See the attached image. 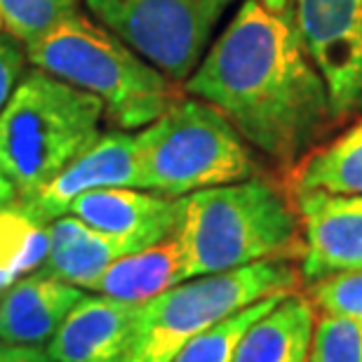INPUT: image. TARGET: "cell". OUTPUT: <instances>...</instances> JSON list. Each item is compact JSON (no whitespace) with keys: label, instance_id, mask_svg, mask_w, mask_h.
I'll return each mask as SVG.
<instances>
[{"label":"cell","instance_id":"obj_1","mask_svg":"<svg viewBox=\"0 0 362 362\" xmlns=\"http://www.w3.org/2000/svg\"><path fill=\"white\" fill-rule=\"evenodd\" d=\"M186 92L221 111L245 141L285 170L337 125L294 5L271 10L262 0H243L186 78Z\"/></svg>","mask_w":362,"mask_h":362},{"label":"cell","instance_id":"obj_2","mask_svg":"<svg viewBox=\"0 0 362 362\" xmlns=\"http://www.w3.org/2000/svg\"><path fill=\"white\" fill-rule=\"evenodd\" d=\"M188 278L259 262H294L303 233L287 188L266 177L188 193L175 230Z\"/></svg>","mask_w":362,"mask_h":362},{"label":"cell","instance_id":"obj_3","mask_svg":"<svg viewBox=\"0 0 362 362\" xmlns=\"http://www.w3.org/2000/svg\"><path fill=\"white\" fill-rule=\"evenodd\" d=\"M24 45L31 64L97 94L106 113L125 129L151 125L177 99L168 76L78 10Z\"/></svg>","mask_w":362,"mask_h":362},{"label":"cell","instance_id":"obj_4","mask_svg":"<svg viewBox=\"0 0 362 362\" xmlns=\"http://www.w3.org/2000/svg\"><path fill=\"white\" fill-rule=\"evenodd\" d=\"M104 101L47 71L17 83L0 111V172L31 198L99 139Z\"/></svg>","mask_w":362,"mask_h":362},{"label":"cell","instance_id":"obj_5","mask_svg":"<svg viewBox=\"0 0 362 362\" xmlns=\"http://www.w3.org/2000/svg\"><path fill=\"white\" fill-rule=\"evenodd\" d=\"M141 188L168 198L257 177V163L240 132L202 99H175L134 134Z\"/></svg>","mask_w":362,"mask_h":362},{"label":"cell","instance_id":"obj_6","mask_svg":"<svg viewBox=\"0 0 362 362\" xmlns=\"http://www.w3.org/2000/svg\"><path fill=\"white\" fill-rule=\"evenodd\" d=\"M303 282L292 262H259L243 269L188 278L139 303L127 362H172V358L216 322Z\"/></svg>","mask_w":362,"mask_h":362},{"label":"cell","instance_id":"obj_7","mask_svg":"<svg viewBox=\"0 0 362 362\" xmlns=\"http://www.w3.org/2000/svg\"><path fill=\"white\" fill-rule=\"evenodd\" d=\"M90 12L172 81L200 64L216 24L235 0H85Z\"/></svg>","mask_w":362,"mask_h":362},{"label":"cell","instance_id":"obj_8","mask_svg":"<svg viewBox=\"0 0 362 362\" xmlns=\"http://www.w3.org/2000/svg\"><path fill=\"white\" fill-rule=\"evenodd\" d=\"M294 19L327 83L337 125L362 111V0H292Z\"/></svg>","mask_w":362,"mask_h":362},{"label":"cell","instance_id":"obj_9","mask_svg":"<svg viewBox=\"0 0 362 362\" xmlns=\"http://www.w3.org/2000/svg\"><path fill=\"white\" fill-rule=\"evenodd\" d=\"M289 198L303 233V280L362 269V195L306 191Z\"/></svg>","mask_w":362,"mask_h":362},{"label":"cell","instance_id":"obj_10","mask_svg":"<svg viewBox=\"0 0 362 362\" xmlns=\"http://www.w3.org/2000/svg\"><path fill=\"white\" fill-rule=\"evenodd\" d=\"M97 188H141V168L132 134L111 132L74 158L45 188L17 202L35 219L49 223L69 214L78 195Z\"/></svg>","mask_w":362,"mask_h":362},{"label":"cell","instance_id":"obj_11","mask_svg":"<svg viewBox=\"0 0 362 362\" xmlns=\"http://www.w3.org/2000/svg\"><path fill=\"white\" fill-rule=\"evenodd\" d=\"M69 214L144 250L175 235L181 198L144 188H97L78 195Z\"/></svg>","mask_w":362,"mask_h":362},{"label":"cell","instance_id":"obj_12","mask_svg":"<svg viewBox=\"0 0 362 362\" xmlns=\"http://www.w3.org/2000/svg\"><path fill=\"white\" fill-rule=\"evenodd\" d=\"M139 303L85 294L47 344L57 362H127Z\"/></svg>","mask_w":362,"mask_h":362},{"label":"cell","instance_id":"obj_13","mask_svg":"<svg viewBox=\"0 0 362 362\" xmlns=\"http://www.w3.org/2000/svg\"><path fill=\"white\" fill-rule=\"evenodd\" d=\"M83 296L81 287L45 269L24 275L0 294V341L42 349Z\"/></svg>","mask_w":362,"mask_h":362},{"label":"cell","instance_id":"obj_14","mask_svg":"<svg viewBox=\"0 0 362 362\" xmlns=\"http://www.w3.org/2000/svg\"><path fill=\"white\" fill-rule=\"evenodd\" d=\"M317 310L308 294H285L266 315L252 322L230 362H310Z\"/></svg>","mask_w":362,"mask_h":362},{"label":"cell","instance_id":"obj_15","mask_svg":"<svg viewBox=\"0 0 362 362\" xmlns=\"http://www.w3.org/2000/svg\"><path fill=\"white\" fill-rule=\"evenodd\" d=\"M49 252L42 269L76 287L94 289L97 280L115 259L139 247L129 240L92 228L74 214L49 221Z\"/></svg>","mask_w":362,"mask_h":362},{"label":"cell","instance_id":"obj_16","mask_svg":"<svg viewBox=\"0 0 362 362\" xmlns=\"http://www.w3.org/2000/svg\"><path fill=\"white\" fill-rule=\"evenodd\" d=\"M184 280H188L184 252L172 235L151 247L115 259L97 280L94 292L127 303H146Z\"/></svg>","mask_w":362,"mask_h":362},{"label":"cell","instance_id":"obj_17","mask_svg":"<svg viewBox=\"0 0 362 362\" xmlns=\"http://www.w3.org/2000/svg\"><path fill=\"white\" fill-rule=\"evenodd\" d=\"M285 188L287 193L362 195V118L289 168Z\"/></svg>","mask_w":362,"mask_h":362},{"label":"cell","instance_id":"obj_18","mask_svg":"<svg viewBox=\"0 0 362 362\" xmlns=\"http://www.w3.org/2000/svg\"><path fill=\"white\" fill-rule=\"evenodd\" d=\"M47 226L17 200L0 207V294L45 264L49 252Z\"/></svg>","mask_w":362,"mask_h":362},{"label":"cell","instance_id":"obj_19","mask_svg":"<svg viewBox=\"0 0 362 362\" xmlns=\"http://www.w3.org/2000/svg\"><path fill=\"white\" fill-rule=\"evenodd\" d=\"M285 294H289V292L266 296V299L238 310V313L226 317V320L216 322L214 327H209L207 332H202V334L191 339V341L172 358V362H230L238 341L243 339V334L247 332L250 325L269 313Z\"/></svg>","mask_w":362,"mask_h":362},{"label":"cell","instance_id":"obj_20","mask_svg":"<svg viewBox=\"0 0 362 362\" xmlns=\"http://www.w3.org/2000/svg\"><path fill=\"white\" fill-rule=\"evenodd\" d=\"M78 0H0V24L12 38L33 40L76 10Z\"/></svg>","mask_w":362,"mask_h":362},{"label":"cell","instance_id":"obj_21","mask_svg":"<svg viewBox=\"0 0 362 362\" xmlns=\"http://www.w3.org/2000/svg\"><path fill=\"white\" fill-rule=\"evenodd\" d=\"M308 299L320 315L362 322V269L334 273L310 282Z\"/></svg>","mask_w":362,"mask_h":362},{"label":"cell","instance_id":"obj_22","mask_svg":"<svg viewBox=\"0 0 362 362\" xmlns=\"http://www.w3.org/2000/svg\"><path fill=\"white\" fill-rule=\"evenodd\" d=\"M310 362H362V322L317 313Z\"/></svg>","mask_w":362,"mask_h":362},{"label":"cell","instance_id":"obj_23","mask_svg":"<svg viewBox=\"0 0 362 362\" xmlns=\"http://www.w3.org/2000/svg\"><path fill=\"white\" fill-rule=\"evenodd\" d=\"M21 69H24V52L17 45V38L10 33L0 35V111L10 99L12 90L17 88Z\"/></svg>","mask_w":362,"mask_h":362},{"label":"cell","instance_id":"obj_24","mask_svg":"<svg viewBox=\"0 0 362 362\" xmlns=\"http://www.w3.org/2000/svg\"><path fill=\"white\" fill-rule=\"evenodd\" d=\"M0 362H57L42 349H28V346H10L0 341Z\"/></svg>","mask_w":362,"mask_h":362},{"label":"cell","instance_id":"obj_25","mask_svg":"<svg viewBox=\"0 0 362 362\" xmlns=\"http://www.w3.org/2000/svg\"><path fill=\"white\" fill-rule=\"evenodd\" d=\"M14 200H17V188H14L12 181L0 172V207L10 205Z\"/></svg>","mask_w":362,"mask_h":362},{"label":"cell","instance_id":"obj_26","mask_svg":"<svg viewBox=\"0 0 362 362\" xmlns=\"http://www.w3.org/2000/svg\"><path fill=\"white\" fill-rule=\"evenodd\" d=\"M0 28H3V24H0Z\"/></svg>","mask_w":362,"mask_h":362}]
</instances>
